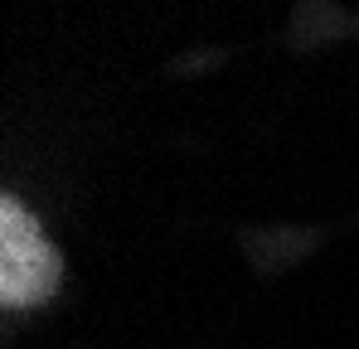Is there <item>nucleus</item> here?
I'll return each mask as SVG.
<instances>
[{
    "label": "nucleus",
    "mask_w": 359,
    "mask_h": 349,
    "mask_svg": "<svg viewBox=\"0 0 359 349\" xmlns=\"http://www.w3.org/2000/svg\"><path fill=\"white\" fill-rule=\"evenodd\" d=\"M63 282V262L20 199H0V306L34 310Z\"/></svg>",
    "instance_id": "f257e3e1"
}]
</instances>
